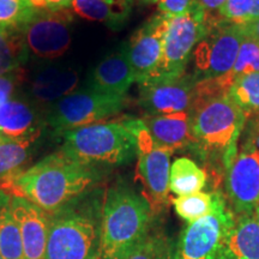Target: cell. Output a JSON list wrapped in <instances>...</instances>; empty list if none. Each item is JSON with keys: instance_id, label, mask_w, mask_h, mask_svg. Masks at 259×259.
I'll list each match as a JSON object with an SVG mask.
<instances>
[{"instance_id": "obj_3", "label": "cell", "mask_w": 259, "mask_h": 259, "mask_svg": "<svg viewBox=\"0 0 259 259\" xmlns=\"http://www.w3.org/2000/svg\"><path fill=\"white\" fill-rule=\"evenodd\" d=\"M101 208L88 191L48 213L45 259H101Z\"/></svg>"}, {"instance_id": "obj_5", "label": "cell", "mask_w": 259, "mask_h": 259, "mask_svg": "<svg viewBox=\"0 0 259 259\" xmlns=\"http://www.w3.org/2000/svg\"><path fill=\"white\" fill-rule=\"evenodd\" d=\"M60 150L89 166H122L137 156V137L124 121H100L66 132Z\"/></svg>"}, {"instance_id": "obj_2", "label": "cell", "mask_w": 259, "mask_h": 259, "mask_svg": "<svg viewBox=\"0 0 259 259\" xmlns=\"http://www.w3.org/2000/svg\"><path fill=\"white\" fill-rule=\"evenodd\" d=\"M155 213L127 183L113 184L103 196L100 258L121 259L153 231Z\"/></svg>"}, {"instance_id": "obj_37", "label": "cell", "mask_w": 259, "mask_h": 259, "mask_svg": "<svg viewBox=\"0 0 259 259\" xmlns=\"http://www.w3.org/2000/svg\"><path fill=\"white\" fill-rule=\"evenodd\" d=\"M196 2L202 6L204 11H205V14L209 15L210 12L218 11L226 0H196Z\"/></svg>"}, {"instance_id": "obj_7", "label": "cell", "mask_w": 259, "mask_h": 259, "mask_svg": "<svg viewBox=\"0 0 259 259\" xmlns=\"http://www.w3.org/2000/svg\"><path fill=\"white\" fill-rule=\"evenodd\" d=\"M125 96H113L92 89L78 90L63 97L45 111V125L56 136L103 121L125 107Z\"/></svg>"}, {"instance_id": "obj_30", "label": "cell", "mask_w": 259, "mask_h": 259, "mask_svg": "<svg viewBox=\"0 0 259 259\" xmlns=\"http://www.w3.org/2000/svg\"><path fill=\"white\" fill-rule=\"evenodd\" d=\"M252 72H259V45L245 35L229 76L234 82L238 77Z\"/></svg>"}, {"instance_id": "obj_42", "label": "cell", "mask_w": 259, "mask_h": 259, "mask_svg": "<svg viewBox=\"0 0 259 259\" xmlns=\"http://www.w3.org/2000/svg\"><path fill=\"white\" fill-rule=\"evenodd\" d=\"M0 259H3V257H2V254H0Z\"/></svg>"}, {"instance_id": "obj_24", "label": "cell", "mask_w": 259, "mask_h": 259, "mask_svg": "<svg viewBox=\"0 0 259 259\" xmlns=\"http://www.w3.org/2000/svg\"><path fill=\"white\" fill-rule=\"evenodd\" d=\"M29 58L21 30L0 27V76L22 69Z\"/></svg>"}, {"instance_id": "obj_17", "label": "cell", "mask_w": 259, "mask_h": 259, "mask_svg": "<svg viewBox=\"0 0 259 259\" xmlns=\"http://www.w3.org/2000/svg\"><path fill=\"white\" fill-rule=\"evenodd\" d=\"M11 208L21 231L24 259H45L48 213L22 197L11 196Z\"/></svg>"}, {"instance_id": "obj_9", "label": "cell", "mask_w": 259, "mask_h": 259, "mask_svg": "<svg viewBox=\"0 0 259 259\" xmlns=\"http://www.w3.org/2000/svg\"><path fill=\"white\" fill-rule=\"evenodd\" d=\"M244 38L241 24L206 15V32L192 56L196 78L213 79L231 72Z\"/></svg>"}, {"instance_id": "obj_15", "label": "cell", "mask_w": 259, "mask_h": 259, "mask_svg": "<svg viewBox=\"0 0 259 259\" xmlns=\"http://www.w3.org/2000/svg\"><path fill=\"white\" fill-rule=\"evenodd\" d=\"M79 74L74 69L61 65H42L27 80L29 101L45 111L63 97L74 92Z\"/></svg>"}, {"instance_id": "obj_34", "label": "cell", "mask_w": 259, "mask_h": 259, "mask_svg": "<svg viewBox=\"0 0 259 259\" xmlns=\"http://www.w3.org/2000/svg\"><path fill=\"white\" fill-rule=\"evenodd\" d=\"M241 147L259 150V114L246 119Z\"/></svg>"}, {"instance_id": "obj_4", "label": "cell", "mask_w": 259, "mask_h": 259, "mask_svg": "<svg viewBox=\"0 0 259 259\" xmlns=\"http://www.w3.org/2000/svg\"><path fill=\"white\" fill-rule=\"evenodd\" d=\"M194 148L203 155L222 156L226 167L236 155L246 116L228 94L196 99L189 112Z\"/></svg>"}, {"instance_id": "obj_13", "label": "cell", "mask_w": 259, "mask_h": 259, "mask_svg": "<svg viewBox=\"0 0 259 259\" xmlns=\"http://www.w3.org/2000/svg\"><path fill=\"white\" fill-rule=\"evenodd\" d=\"M226 193L235 216L254 212L259 204V150L241 147L227 167Z\"/></svg>"}, {"instance_id": "obj_36", "label": "cell", "mask_w": 259, "mask_h": 259, "mask_svg": "<svg viewBox=\"0 0 259 259\" xmlns=\"http://www.w3.org/2000/svg\"><path fill=\"white\" fill-rule=\"evenodd\" d=\"M241 27L246 36L252 38V40L259 45V18L247 22L245 24H241Z\"/></svg>"}, {"instance_id": "obj_1", "label": "cell", "mask_w": 259, "mask_h": 259, "mask_svg": "<svg viewBox=\"0 0 259 259\" xmlns=\"http://www.w3.org/2000/svg\"><path fill=\"white\" fill-rule=\"evenodd\" d=\"M99 179V168L59 150L6 178L0 190L22 197L50 213L88 192Z\"/></svg>"}, {"instance_id": "obj_6", "label": "cell", "mask_w": 259, "mask_h": 259, "mask_svg": "<svg viewBox=\"0 0 259 259\" xmlns=\"http://www.w3.org/2000/svg\"><path fill=\"white\" fill-rule=\"evenodd\" d=\"M205 32L206 14L196 0L186 14L168 17L161 61L148 79H173L185 74L193 52Z\"/></svg>"}, {"instance_id": "obj_22", "label": "cell", "mask_w": 259, "mask_h": 259, "mask_svg": "<svg viewBox=\"0 0 259 259\" xmlns=\"http://www.w3.org/2000/svg\"><path fill=\"white\" fill-rule=\"evenodd\" d=\"M0 254L3 259H24L21 231L11 208V194L0 190Z\"/></svg>"}, {"instance_id": "obj_25", "label": "cell", "mask_w": 259, "mask_h": 259, "mask_svg": "<svg viewBox=\"0 0 259 259\" xmlns=\"http://www.w3.org/2000/svg\"><path fill=\"white\" fill-rule=\"evenodd\" d=\"M228 95L244 112L246 119L259 114V72L244 74L234 79Z\"/></svg>"}, {"instance_id": "obj_41", "label": "cell", "mask_w": 259, "mask_h": 259, "mask_svg": "<svg viewBox=\"0 0 259 259\" xmlns=\"http://www.w3.org/2000/svg\"><path fill=\"white\" fill-rule=\"evenodd\" d=\"M144 3H148V4H153V3H158L160 0H143Z\"/></svg>"}, {"instance_id": "obj_18", "label": "cell", "mask_w": 259, "mask_h": 259, "mask_svg": "<svg viewBox=\"0 0 259 259\" xmlns=\"http://www.w3.org/2000/svg\"><path fill=\"white\" fill-rule=\"evenodd\" d=\"M136 82L125 44L100 61L90 72L88 88L113 96H125Z\"/></svg>"}, {"instance_id": "obj_20", "label": "cell", "mask_w": 259, "mask_h": 259, "mask_svg": "<svg viewBox=\"0 0 259 259\" xmlns=\"http://www.w3.org/2000/svg\"><path fill=\"white\" fill-rule=\"evenodd\" d=\"M219 259H259V223L254 212L235 216Z\"/></svg>"}, {"instance_id": "obj_26", "label": "cell", "mask_w": 259, "mask_h": 259, "mask_svg": "<svg viewBox=\"0 0 259 259\" xmlns=\"http://www.w3.org/2000/svg\"><path fill=\"white\" fill-rule=\"evenodd\" d=\"M121 259H177V245L166 233L153 231Z\"/></svg>"}, {"instance_id": "obj_33", "label": "cell", "mask_w": 259, "mask_h": 259, "mask_svg": "<svg viewBox=\"0 0 259 259\" xmlns=\"http://www.w3.org/2000/svg\"><path fill=\"white\" fill-rule=\"evenodd\" d=\"M193 0H160L157 3L158 12L167 17H178L189 11Z\"/></svg>"}, {"instance_id": "obj_19", "label": "cell", "mask_w": 259, "mask_h": 259, "mask_svg": "<svg viewBox=\"0 0 259 259\" xmlns=\"http://www.w3.org/2000/svg\"><path fill=\"white\" fill-rule=\"evenodd\" d=\"M142 121L155 144L174 153L186 148H194L189 113L166 115H144Z\"/></svg>"}, {"instance_id": "obj_27", "label": "cell", "mask_w": 259, "mask_h": 259, "mask_svg": "<svg viewBox=\"0 0 259 259\" xmlns=\"http://www.w3.org/2000/svg\"><path fill=\"white\" fill-rule=\"evenodd\" d=\"M37 139L23 142L0 141V184L16 171L21 170L30 157L32 145Z\"/></svg>"}, {"instance_id": "obj_31", "label": "cell", "mask_w": 259, "mask_h": 259, "mask_svg": "<svg viewBox=\"0 0 259 259\" xmlns=\"http://www.w3.org/2000/svg\"><path fill=\"white\" fill-rule=\"evenodd\" d=\"M254 0H226L218 10L219 18L233 24H245L250 19Z\"/></svg>"}, {"instance_id": "obj_11", "label": "cell", "mask_w": 259, "mask_h": 259, "mask_svg": "<svg viewBox=\"0 0 259 259\" xmlns=\"http://www.w3.org/2000/svg\"><path fill=\"white\" fill-rule=\"evenodd\" d=\"M71 9L58 11H35L22 25L21 30L27 45L29 57L54 60L63 57L71 45Z\"/></svg>"}, {"instance_id": "obj_39", "label": "cell", "mask_w": 259, "mask_h": 259, "mask_svg": "<svg viewBox=\"0 0 259 259\" xmlns=\"http://www.w3.org/2000/svg\"><path fill=\"white\" fill-rule=\"evenodd\" d=\"M254 215H255V219H257V221L259 223V204L257 205V208L254 210Z\"/></svg>"}, {"instance_id": "obj_21", "label": "cell", "mask_w": 259, "mask_h": 259, "mask_svg": "<svg viewBox=\"0 0 259 259\" xmlns=\"http://www.w3.org/2000/svg\"><path fill=\"white\" fill-rule=\"evenodd\" d=\"M71 11L80 18L101 22L113 30H119L127 21L131 3H111L107 0H72Z\"/></svg>"}, {"instance_id": "obj_28", "label": "cell", "mask_w": 259, "mask_h": 259, "mask_svg": "<svg viewBox=\"0 0 259 259\" xmlns=\"http://www.w3.org/2000/svg\"><path fill=\"white\" fill-rule=\"evenodd\" d=\"M171 203L178 215L190 223L209 215L213 210L215 198L213 192H197L177 197Z\"/></svg>"}, {"instance_id": "obj_14", "label": "cell", "mask_w": 259, "mask_h": 259, "mask_svg": "<svg viewBox=\"0 0 259 259\" xmlns=\"http://www.w3.org/2000/svg\"><path fill=\"white\" fill-rule=\"evenodd\" d=\"M168 17L158 14L151 17L126 42L127 57L136 82L141 83L154 74L161 61Z\"/></svg>"}, {"instance_id": "obj_8", "label": "cell", "mask_w": 259, "mask_h": 259, "mask_svg": "<svg viewBox=\"0 0 259 259\" xmlns=\"http://www.w3.org/2000/svg\"><path fill=\"white\" fill-rule=\"evenodd\" d=\"M121 120L137 137V179L142 184V194L154 213L161 212L169 199L170 155L173 153L155 144L142 119L122 116Z\"/></svg>"}, {"instance_id": "obj_38", "label": "cell", "mask_w": 259, "mask_h": 259, "mask_svg": "<svg viewBox=\"0 0 259 259\" xmlns=\"http://www.w3.org/2000/svg\"><path fill=\"white\" fill-rule=\"evenodd\" d=\"M257 18H259V0H254L248 22L253 21V19H257Z\"/></svg>"}, {"instance_id": "obj_16", "label": "cell", "mask_w": 259, "mask_h": 259, "mask_svg": "<svg viewBox=\"0 0 259 259\" xmlns=\"http://www.w3.org/2000/svg\"><path fill=\"white\" fill-rule=\"evenodd\" d=\"M45 126V118L29 100L15 96L0 106V141L38 139Z\"/></svg>"}, {"instance_id": "obj_32", "label": "cell", "mask_w": 259, "mask_h": 259, "mask_svg": "<svg viewBox=\"0 0 259 259\" xmlns=\"http://www.w3.org/2000/svg\"><path fill=\"white\" fill-rule=\"evenodd\" d=\"M24 80L25 71L23 69H18L0 76V106L14 99L15 93H17L18 87H21Z\"/></svg>"}, {"instance_id": "obj_12", "label": "cell", "mask_w": 259, "mask_h": 259, "mask_svg": "<svg viewBox=\"0 0 259 259\" xmlns=\"http://www.w3.org/2000/svg\"><path fill=\"white\" fill-rule=\"evenodd\" d=\"M198 79L183 74L173 79H148L138 83V103L147 115L189 113L196 99Z\"/></svg>"}, {"instance_id": "obj_10", "label": "cell", "mask_w": 259, "mask_h": 259, "mask_svg": "<svg viewBox=\"0 0 259 259\" xmlns=\"http://www.w3.org/2000/svg\"><path fill=\"white\" fill-rule=\"evenodd\" d=\"M215 205L209 215L190 222L177 244V259H219L223 241L235 221L222 193L213 192Z\"/></svg>"}, {"instance_id": "obj_40", "label": "cell", "mask_w": 259, "mask_h": 259, "mask_svg": "<svg viewBox=\"0 0 259 259\" xmlns=\"http://www.w3.org/2000/svg\"><path fill=\"white\" fill-rule=\"evenodd\" d=\"M107 2H111V3H120V2H130V3H132V0H107Z\"/></svg>"}, {"instance_id": "obj_23", "label": "cell", "mask_w": 259, "mask_h": 259, "mask_svg": "<svg viewBox=\"0 0 259 259\" xmlns=\"http://www.w3.org/2000/svg\"><path fill=\"white\" fill-rule=\"evenodd\" d=\"M206 184V173L189 157H179L170 164L169 192L178 197L200 192Z\"/></svg>"}, {"instance_id": "obj_35", "label": "cell", "mask_w": 259, "mask_h": 259, "mask_svg": "<svg viewBox=\"0 0 259 259\" xmlns=\"http://www.w3.org/2000/svg\"><path fill=\"white\" fill-rule=\"evenodd\" d=\"M28 3L36 11H58L70 9L72 0H28Z\"/></svg>"}, {"instance_id": "obj_29", "label": "cell", "mask_w": 259, "mask_h": 259, "mask_svg": "<svg viewBox=\"0 0 259 259\" xmlns=\"http://www.w3.org/2000/svg\"><path fill=\"white\" fill-rule=\"evenodd\" d=\"M35 11L28 0H0V27L21 29Z\"/></svg>"}]
</instances>
